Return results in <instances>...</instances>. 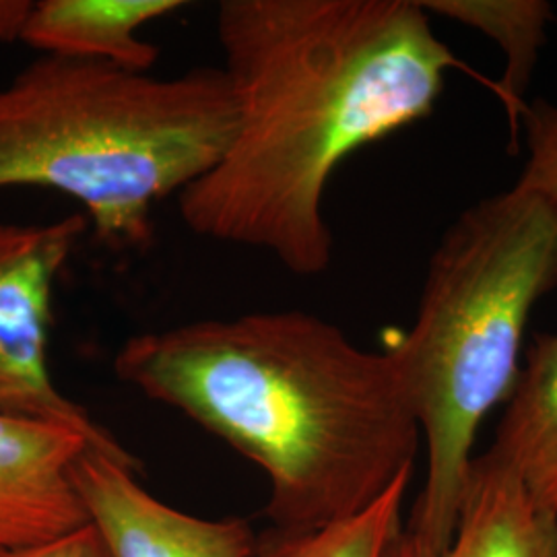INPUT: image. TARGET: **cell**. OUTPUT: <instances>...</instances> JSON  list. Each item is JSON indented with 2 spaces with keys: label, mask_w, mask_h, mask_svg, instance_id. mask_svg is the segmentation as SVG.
<instances>
[{
  "label": "cell",
  "mask_w": 557,
  "mask_h": 557,
  "mask_svg": "<svg viewBox=\"0 0 557 557\" xmlns=\"http://www.w3.org/2000/svg\"><path fill=\"white\" fill-rule=\"evenodd\" d=\"M218 38L236 126L178 195L202 238L255 248L299 277L333 259L324 195L359 149L425 120L465 69L419 0H225Z\"/></svg>",
  "instance_id": "obj_1"
},
{
  "label": "cell",
  "mask_w": 557,
  "mask_h": 557,
  "mask_svg": "<svg viewBox=\"0 0 557 557\" xmlns=\"http://www.w3.org/2000/svg\"><path fill=\"white\" fill-rule=\"evenodd\" d=\"M114 374L259 465L275 529L356 517L413 473L421 432L388 351L301 310L133 335Z\"/></svg>",
  "instance_id": "obj_2"
},
{
  "label": "cell",
  "mask_w": 557,
  "mask_h": 557,
  "mask_svg": "<svg viewBox=\"0 0 557 557\" xmlns=\"http://www.w3.org/2000/svg\"><path fill=\"white\" fill-rule=\"evenodd\" d=\"M554 289L557 205L512 186L450 223L428 262L413 326L386 338L428 453L403 527L428 552L455 535L479 428L510 397L531 312Z\"/></svg>",
  "instance_id": "obj_3"
},
{
  "label": "cell",
  "mask_w": 557,
  "mask_h": 557,
  "mask_svg": "<svg viewBox=\"0 0 557 557\" xmlns=\"http://www.w3.org/2000/svg\"><path fill=\"white\" fill-rule=\"evenodd\" d=\"M234 126L223 69L158 77L44 54L0 87V188L62 193L106 246L140 248L153 207L209 172Z\"/></svg>",
  "instance_id": "obj_4"
},
{
  "label": "cell",
  "mask_w": 557,
  "mask_h": 557,
  "mask_svg": "<svg viewBox=\"0 0 557 557\" xmlns=\"http://www.w3.org/2000/svg\"><path fill=\"white\" fill-rule=\"evenodd\" d=\"M87 227L81 213L0 223V413L71 428L94 450L140 471L139 458L60 393L48 366L54 287Z\"/></svg>",
  "instance_id": "obj_5"
},
{
  "label": "cell",
  "mask_w": 557,
  "mask_h": 557,
  "mask_svg": "<svg viewBox=\"0 0 557 557\" xmlns=\"http://www.w3.org/2000/svg\"><path fill=\"white\" fill-rule=\"evenodd\" d=\"M139 469L85 448L73 483L116 557H252L257 535L242 518L195 517L151 496Z\"/></svg>",
  "instance_id": "obj_6"
},
{
  "label": "cell",
  "mask_w": 557,
  "mask_h": 557,
  "mask_svg": "<svg viewBox=\"0 0 557 557\" xmlns=\"http://www.w3.org/2000/svg\"><path fill=\"white\" fill-rule=\"evenodd\" d=\"M87 446L71 428L0 413V549L62 537L91 522L73 483L75 460Z\"/></svg>",
  "instance_id": "obj_7"
},
{
  "label": "cell",
  "mask_w": 557,
  "mask_h": 557,
  "mask_svg": "<svg viewBox=\"0 0 557 557\" xmlns=\"http://www.w3.org/2000/svg\"><path fill=\"white\" fill-rule=\"evenodd\" d=\"M382 557H557V517L483 453L471 462L450 543L428 552L400 527Z\"/></svg>",
  "instance_id": "obj_8"
},
{
  "label": "cell",
  "mask_w": 557,
  "mask_h": 557,
  "mask_svg": "<svg viewBox=\"0 0 557 557\" xmlns=\"http://www.w3.org/2000/svg\"><path fill=\"white\" fill-rule=\"evenodd\" d=\"M184 7V0H40L32 7L21 41L50 57L151 73L160 48L137 32Z\"/></svg>",
  "instance_id": "obj_9"
},
{
  "label": "cell",
  "mask_w": 557,
  "mask_h": 557,
  "mask_svg": "<svg viewBox=\"0 0 557 557\" xmlns=\"http://www.w3.org/2000/svg\"><path fill=\"white\" fill-rule=\"evenodd\" d=\"M485 455L557 517V333L533 337Z\"/></svg>",
  "instance_id": "obj_10"
},
{
  "label": "cell",
  "mask_w": 557,
  "mask_h": 557,
  "mask_svg": "<svg viewBox=\"0 0 557 557\" xmlns=\"http://www.w3.org/2000/svg\"><path fill=\"white\" fill-rule=\"evenodd\" d=\"M419 4L428 15L434 13L478 29L498 44L506 69L496 83V96L508 112L515 143L527 108L524 94L547 41L549 23L556 20L554 7L545 0H419Z\"/></svg>",
  "instance_id": "obj_11"
},
{
  "label": "cell",
  "mask_w": 557,
  "mask_h": 557,
  "mask_svg": "<svg viewBox=\"0 0 557 557\" xmlns=\"http://www.w3.org/2000/svg\"><path fill=\"white\" fill-rule=\"evenodd\" d=\"M413 473L359 515L312 531L269 527L257 537L252 557H382L403 527V504Z\"/></svg>",
  "instance_id": "obj_12"
},
{
  "label": "cell",
  "mask_w": 557,
  "mask_h": 557,
  "mask_svg": "<svg viewBox=\"0 0 557 557\" xmlns=\"http://www.w3.org/2000/svg\"><path fill=\"white\" fill-rule=\"evenodd\" d=\"M527 163L515 188L535 193L557 205V101L527 103L522 116Z\"/></svg>",
  "instance_id": "obj_13"
},
{
  "label": "cell",
  "mask_w": 557,
  "mask_h": 557,
  "mask_svg": "<svg viewBox=\"0 0 557 557\" xmlns=\"http://www.w3.org/2000/svg\"><path fill=\"white\" fill-rule=\"evenodd\" d=\"M0 557H116L100 529L87 522L77 531L44 543L0 549Z\"/></svg>",
  "instance_id": "obj_14"
},
{
  "label": "cell",
  "mask_w": 557,
  "mask_h": 557,
  "mask_svg": "<svg viewBox=\"0 0 557 557\" xmlns=\"http://www.w3.org/2000/svg\"><path fill=\"white\" fill-rule=\"evenodd\" d=\"M32 7L29 0H0V44L21 40Z\"/></svg>",
  "instance_id": "obj_15"
}]
</instances>
